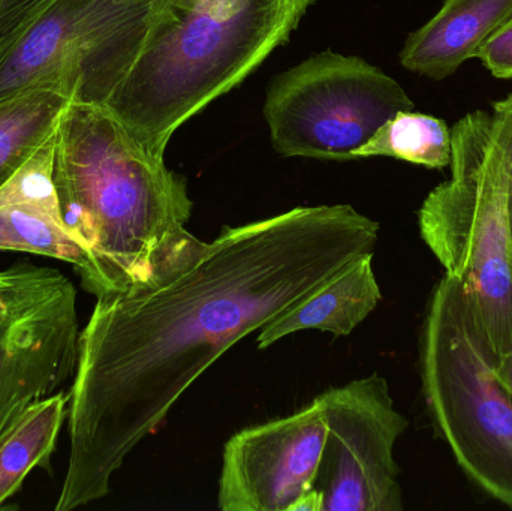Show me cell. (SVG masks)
<instances>
[{"label":"cell","mask_w":512,"mask_h":511,"mask_svg":"<svg viewBox=\"0 0 512 511\" xmlns=\"http://www.w3.org/2000/svg\"><path fill=\"white\" fill-rule=\"evenodd\" d=\"M453 137L445 120L417 111H400L354 153V159H400L442 170L450 167Z\"/></svg>","instance_id":"2e32d148"},{"label":"cell","mask_w":512,"mask_h":511,"mask_svg":"<svg viewBox=\"0 0 512 511\" xmlns=\"http://www.w3.org/2000/svg\"><path fill=\"white\" fill-rule=\"evenodd\" d=\"M164 0H47L0 51V99L47 87L104 105L137 59Z\"/></svg>","instance_id":"8992f818"},{"label":"cell","mask_w":512,"mask_h":511,"mask_svg":"<svg viewBox=\"0 0 512 511\" xmlns=\"http://www.w3.org/2000/svg\"><path fill=\"white\" fill-rule=\"evenodd\" d=\"M327 435L321 396L292 416L228 440L219 479L222 511H294L313 491Z\"/></svg>","instance_id":"30bf717a"},{"label":"cell","mask_w":512,"mask_h":511,"mask_svg":"<svg viewBox=\"0 0 512 511\" xmlns=\"http://www.w3.org/2000/svg\"><path fill=\"white\" fill-rule=\"evenodd\" d=\"M327 435L313 491L321 511H402L394 446L408 429L390 387L373 374L319 395Z\"/></svg>","instance_id":"9c48e42d"},{"label":"cell","mask_w":512,"mask_h":511,"mask_svg":"<svg viewBox=\"0 0 512 511\" xmlns=\"http://www.w3.org/2000/svg\"><path fill=\"white\" fill-rule=\"evenodd\" d=\"M12 278H14V266L5 272H0V290H3L12 281Z\"/></svg>","instance_id":"ffe728a7"},{"label":"cell","mask_w":512,"mask_h":511,"mask_svg":"<svg viewBox=\"0 0 512 511\" xmlns=\"http://www.w3.org/2000/svg\"><path fill=\"white\" fill-rule=\"evenodd\" d=\"M496 375L512 399V350L499 360L498 366H496Z\"/></svg>","instance_id":"d6986e66"},{"label":"cell","mask_w":512,"mask_h":511,"mask_svg":"<svg viewBox=\"0 0 512 511\" xmlns=\"http://www.w3.org/2000/svg\"><path fill=\"white\" fill-rule=\"evenodd\" d=\"M68 408L69 393H53L30 405L0 438V507L21 488L33 468L47 467Z\"/></svg>","instance_id":"4fadbf2b"},{"label":"cell","mask_w":512,"mask_h":511,"mask_svg":"<svg viewBox=\"0 0 512 511\" xmlns=\"http://www.w3.org/2000/svg\"><path fill=\"white\" fill-rule=\"evenodd\" d=\"M0 249L66 261L78 270L84 288L92 279L89 252L65 230L59 213L38 204H0Z\"/></svg>","instance_id":"9a60e30c"},{"label":"cell","mask_w":512,"mask_h":511,"mask_svg":"<svg viewBox=\"0 0 512 511\" xmlns=\"http://www.w3.org/2000/svg\"><path fill=\"white\" fill-rule=\"evenodd\" d=\"M349 204L295 207L192 240L146 279L98 297L78 338L69 461L56 511L102 500L129 453L231 347L375 254Z\"/></svg>","instance_id":"6da1fadb"},{"label":"cell","mask_w":512,"mask_h":511,"mask_svg":"<svg viewBox=\"0 0 512 511\" xmlns=\"http://www.w3.org/2000/svg\"><path fill=\"white\" fill-rule=\"evenodd\" d=\"M53 183L63 227L92 257L93 296L143 281L197 239L186 228L194 204L185 177L104 105L69 102L56 131Z\"/></svg>","instance_id":"7a4b0ae2"},{"label":"cell","mask_w":512,"mask_h":511,"mask_svg":"<svg viewBox=\"0 0 512 511\" xmlns=\"http://www.w3.org/2000/svg\"><path fill=\"white\" fill-rule=\"evenodd\" d=\"M69 102L47 87L0 99V186L56 134Z\"/></svg>","instance_id":"5bb4252c"},{"label":"cell","mask_w":512,"mask_h":511,"mask_svg":"<svg viewBox=\"0 0 512 511\" xmlns=\"http://www.w3.org/2000/svg\"><path fill=\"white\" fill-rule=\"evenodd\" d=\"M78 338L74 284L51 267L14 266L0 290V438L71 377Z\"/></svg>","instance_id":"ba28073f"},{"label":"cell","mask_w":512,"mask_h":511,"mask_svg":"<svg viewBox=\"0 0 512 511\" xmlns=\"http://www.w3.org/2000/svg\"><path fill=\"white\" fill-rule=\"evenodd\" d=\"M481 60L493 77L501 80L512 78V17L502 24L478 51Z\"/></svg>","instance_id":"e0dca14e"},{"label":"cell","mask_w":512,"mask_h":511,"mask_svg":"<svg viewBox=\"0 0 512 511\" xmlns=\"http://www.w3.org/2000/svg\"><path fill=\"white\" fill-rule=\"evenodd\" d=\"M512 17V0H444L424 26L408 36L403 68L441 81L475 59L484 42Z\"/></svg>","instance_id":"8fae6325"},{"label":"cell","mask_w":512,"mask_h":511,"mask_svg":"<svg viewBox=\"0 0 512 511\" xmlns=\"http://www.w3.org/2000/svg\"><path fill=\"white\" fill-rule=\"evenodd\" d=\"M316 0H164L104 107L147 152L288 42Z\"/></svg>","instance_id":"3957f363"},{"label":"cell","mask_w":512,"mask_h":511,"mask_svg":"<svg viewBox=\"0 0 512 511\" xmlns=\"http://www.w3.org/2000/svg\"><path fill=\"white\" fill-rule=\"evenodd\" d=\"M420 363L427 408L457 464L512 509V399L462 287L448 276L427 306Z\"/></svg>","instance_id":"5b68a950"},{"label":"cell","mask_w":512,"mask_h":511,"mask_svg":"<svg viewBox=\"0 0 512 511\" xmlns=\"http://www.w3.org/2000/svg\"><path fill=\"white\" fill-rule=\"evenodd\" d=\"M414 108L378 66L325 50L271 80L264 117L283 158L349 161L385 122Z\"/></svg>","instance_id":"52a82bcc"},{"label":"cell","mask_w":512,"mask_h":511,"mask_svg":"<svg viewBox=\"0 0 512 511\" xmlns=\"http://www.w3.org/2000/svg\"><path fill=\"white\" fill-rule=\"evenodd\" d=\"M492 116L507 152V215L512 249V93L493 104Z\"/></svg>","instance_id":"ac0fdd59"},{"label":"cell","mask_w":512,"mask_h":511,"mask_svg":"<svg viewBox=\"0 0 512 511\" xmlns=\"http://www.w3.org/2000/svg\"><path fill=\"white\" fill-rule=\"evenodd\" d=\"M451 137V177L427 195L418 225L445 276L462 287L498 365L512 350L507 152L489 111L466 114Z\"/></svg>","instance_id":"277c9868"},{"label":"cell","mask_w":512,"mask_h":511,"mask_svg":"<svg viewBox=\"0 0 512 511\" xmlns=\"http://www.w3.org/2000/svg\"><path fill=\"white\" fill-rule=\"evenodd\" d=\"M381 299V288L373 272V254H369L309 299L262 327L256 345L265 350L303 330L351 335L375 311Z\"/></svg>","instance_id":"7c38bea8"}]
</instances>
